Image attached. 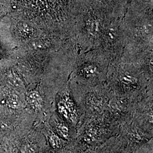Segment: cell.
Returning a JSON list of instances; mask_svg holds the SVG:
<instances>
[{
    "instance_id": "1",
    "label": "cell",
    "mask_w": 153,
    "mask_h": 153,
    "mask_svg": "<svg viewBox=\"0 0 153 153\" xmlns=\"http://www.w3.org/2000/svg\"><path fill=\"white\" fill-rule=\"evenodd\" d=\"M106 83L114 95L132 103L153 95V74L136 61L119 59L111 62Z\"/></svg>"
},
{
    "instance_id": "9",
    "label": "cell",
    "mask_w": 153,
    "mask_h": 153,
    "mask_svg": "<svg viewBox=\"0 0 153 153\" xmlns=\"http://www.w3.org/2000/svg\"><path fill=\"white\" fill-rule=\"evenodd\" d=\"M45 126L44 128V134L47 137V141L49 144L50 148L53 153L59 152L67 148L70 143L63 140L61 137L56 134L49 127L47 123H45Z\"/></svg>"
},
{
    "instance_id": "5",
    "label": "cell",
    "mask_w": 153,
    "mask_h": 153,
    "mask_svg": "<svg viewBox=\"0 0 153 153\" xmlns=\"http://www.w3.org/2000/svg\"><path fill=\"white\" fill-rule=\"evenodd\" d=\"M69 85L73 98L82 114V124L86 119L104 113L114 96L106 82L97 86H88L69 81Z\"/></svg>"
},
{
    "instance_id": "2",
    "label": "cell",
    "mask_w": 153,
    "mask_h": 153,
    "mask_svg": "<svg viewBox=\"0 0 153 153\" xmlns=\"http://www.w3.org/2000/svg\"><path fill=\"white\" fill-rule=\"evenodd\" d=\"M111 62L97 49L77 53L69 78L70 82L80 85L94 86L107 81Z\"/></svg>"
},
{
    "instance_id": "3",
    "label": "cell",
    "mask_w": 153,
    "mask_h": 153,
    "mask_svg": "<svg viewBox=\"0 0 153 153\" xmlns=\"http://www.w3.org/2000/svg\"><path fill=\"white\" fill-rule=\"evenodd\" d=\"M119 123L107 111L102 115L88 118L77 131L73 143L84 151H93L118 135Z\"/></svg>"
},
{
    "instance_id": "12",
    "label": "cell",
    "mask_w": 153,
    "mask_h": 153,
    "mask_svg": "<svg viewBox=\"0 0 153 153\" xmlns=\"http://www.w3.org/2000/svg\"><path fill=\"white\" fill-rule=\"evenodd\" d=\"M7 104L12 108L18 109L23 107L21 100L16 94H11L7 99Z\"/></svg>"
},
{
    "instance_id": "8",
    "label": "cell",
    "mask_w": 153,
    "mask_h": 153,
    "mask_svg": "<svg viewBox=\"0 0 153 153\" xmlns=\"http://www.w3.org/2000/svg\"><path fill=\"white\" fill-rule=\"evenodd\" d=\"M50 128L66 142L71 143L77 137V131L54 112L47 122Z\"/></svg>"
},
{
    "instance_id": "7",
    "label": "cell",
    "mask_w": 153,
    "mask_h": 153,
    "mask_svg": "<svg viewBox=\"0 0 153 153\" xmlns=\"http://www.w3.org/2000/svg\"><path fill=\"white\" fill-rule=\"evenodd\" d=\"M55 107L56 114L78 131L82 124V116L72 95L69 82L56 94Z\"/></svg>"
},
{
    "instance_id": "11",
    "label": "cell",
    "mask_w": 153,
    "mask_h": 153,
    "mask_svg": "<svg viewBox=\"0 0 153 153\" xmlns=\"http://www.w3.org/2000/svg\"><path fill=\"white\" fill-rule=\"evenodd\" d=\"M18 28L22 36L27 38H32L33 36L35 30L31 26L27 24L22 23L20 25H18Z\"/></svg>"
},
{
    "instance_id": "4",
    "label": "cell",
    "mask_w": 153,
    "mask_h": 153,
    "mask_svg": "<svg viewBox=\"0 0 153 153\" xmlns=\"http://www.w3.org/2000/svg\"><path fill=\"white\" fill-rule=\"evenodd\" d=\"M111 18L96 7L81 9L76 17L71 40L80 52L95 49Z\"/></svg>"
},
{
    "instance_id": "10",
    "label": "cell",
    "mask_w": 153,
    "mask_h": 153,
    "mask_svg": "<svg viewBox=\"0 0 153 153\" xmlns=\"http://www.w3.org/2000/svg\"><path fill=\"white\" fill-rule=\"evenodd\" d=\"M26 100L30 108L33 112L36 114H41L43 112L44 99L38 90H33L28 92Z\"/></svg>"
},
{
    "instance_id": "6",
    "label": "cell",
    "mask_w": 153,
    "mask_h": 153,
    "mask_svg": "<svg viewBox=\"0 0 153 153\" xmlns=\"http://www.w3.org/2000/svg\"><path fill=\"white\" fill-rule=\"evenodd\" d=\"M123 19V18H122ZM121 18L111 19L102 33L95 49L102 52L111 62L120 59L124 48V35Z\"/></svg>"
}]
</instances>
